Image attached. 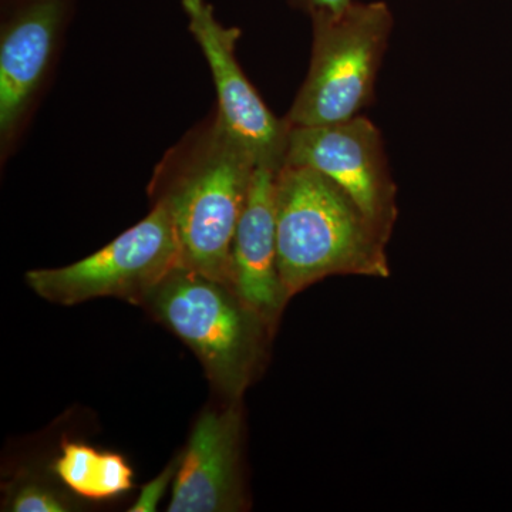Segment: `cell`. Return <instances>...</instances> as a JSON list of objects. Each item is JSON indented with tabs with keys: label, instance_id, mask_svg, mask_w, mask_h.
<instances>
[{
	"label": "cell",
	"instance_id": "cell-3",
	"mask_svg": "<svg viewBox=\"0 0 512 512\" xmlns=\"http://www.w3.org/2000/svg\"><path fill=\"white\" fill-rule=\"evenodd\" d=\"M140 305L197 355L222 396L241 397L271 328L232 286L180 265Z\"/></svg>",
	"mask_w": 512,
	"mask_h": 512
},
{
	"label": "cell",
	"instance_id": "cell-10",
	"mask_svg": "<svg viewBox=\"0 0 512 512\" xmlns=\"http://www.w3.org/2000/svg\"><path fill=\"white\" fill-rule=\"evenodd\" d=\"M278 170L256 167L232 245L231 282L249 308L274 328L286 303L278 271L275 180Z\"/></svg>",
	"mask_w": 512,
	"mask_h": 512
},
{
	"label": "cell",
	"instance_id": "cell-4",
	"mask_svg": "<svg viewBox=\"0 0 512 512\" xmlns=\"http://www.w3.org/2000/svg\"><path fill=\"white\" fill-rule=\"evenodd\" d=\"M308 74L286 113L291 127H318L360 116L375 96L394 18L387 3L352 2L313 16Z\"/></svg>",
	"mask_w": 512,
	"mask_h": 512
},
{
	"label": "cell",
	"instance_id": "cell-7",
	"mask_svg": "<svg viewBox=\"0 0 512 512\" xmlns=\"http://www.w3.org/2000/svg\"><path fill=\"white\" fill-rule=\"evenodd\" d=\"M285 164L305 165L326 175L389 241L397 218V188L375 123L357 116L330 126H289Z\"/></svg>",
	"mask_w": 512,
	"mask_h": 512
},
{
	"label": "cell",
	"instance_id": "cell-1",
	"mask_svg": "<svg viewBox=\"0 0 512 512\" xmlns=\"http://www.w3.org/2000/svg\"><path fill=\"white\" fill-rule=\"evenodd\" d=\"M256 167L215 109L165 151L148 194L170 214L184 266L229 285L232 245Z\"/></svg>",
	"mask_w": 512,
	"mask_h": 512
},
{
	"label": "cell",
	"instance_id": "cell-6",
	"mask_svg": "<svg viewBox=\"0 0 512 512\" xmlns=\"http://www.w3.org/2000/svg\"><path fill=\"white\" fill-rule=\"evenodd\" d=\"M77 0H0V154L18 148L62 52Z\"/></svg>",
	"mask_w": 512,
	"mask_h": 512
},
{
	"label": "cell",
	"instance_id": "cell-5",
	"mask_svg": "<svg viewBox=\"0 0 512 512\" xmlns=\"http://www.w3.org/2000/svg\"><path fill=\"white\" fill-rule=\"evenodd\" d=\"M181 261L173 221L153 202L147 217L106 247L60 268L33 269L26 282L46 301L70 306L96 298H121L140 305L144 296Z\"/></svg>",
	"mask_w": 512,
	"mask_h": 512
},
{
	"label": "cell",
	"instance_id": "cell-12",
	"mask_svg": "<svg viewBox=\"0 0 512 512\" xmlns=\"http://www.w3.org/2000/svg\"><path fill=\"white\" fill-rule=\"evenodd\" d=\"M9 510L13 512H66L70 508L60 495L45 485L26 483L20 485L10 497Z\"/></svg>",
	"mask_w": 512,
	"mask_h": 512
},
{
	"label": "cell",
	"instance_id": "cell-2",
	"mask_svg": "<svg viewBox=\"0 0 512 512\" xmlns=\"http://www.w3.org/2000/svg\"><path fill=\"white\" fill-rule=\"evenodd\" d=\"M278 271L286 301L335 275L387 278V241L338 184L285 164L275 180Z\"/></svg>",
	"mask_w": 512,
	"mask_h": 512
},
{
	"label": "cell",
	"instance_id": "cell-11",
	"mask_svg": "<svg viewBox=\"0 0 512 512\" xmlns=\"http://www.w3.org/2000/svg\"><path fill=\"white\" fill-rule=\"evenodd\" d=\"M52 470L70 491L90 501L120 497L134 485L126 458L79 441H64Z\"/></svg>",
	"mask_w": 512,
	"mask_h": 512
},
{
	"label": "cell",
	"instance_id": "cell-9",
	"mask_svg": "<svg viewBox=\"0 0 512 512\" xmlns=\"http://www.w3.org/2000/svg\"><path fill=\"white\" fill-rule=\"evenodd\" d=\"M242 417L232 402L198 417L171 487L168 512H229L244 507Z\"/></svg>",
	"mask_w": 512,
	"mask_h": 512
},
{
	"label": "cell",
	"instance_id": "cell-14",
	"mask_svg": "<svg viewBox=\"0 0 512 512\" xmlns=\"http://www.w3.org/2000/svg\"><path fill=\"white\" fill-rule=\"evenodd\" d=\"M292 8L301 10L309 18L318 15H333L348 8L353 0H288Z\"/></svg>",
	"mask_w": 512,
	"mask_h": 512
},
{
	"label": "cell",
	"instance_id": "cell-8",
	"mask_svg": "<svg viewBox=\"0 0 512 512\" xmlns=\"http://www.w3.org/2000/svg\"><path fill=\"white\" fill-rule=\"evenodd\" d=\"M181 6L188 30L210 67L222 126L258 167L279 170L285 163L289 124L269 110L242 70L237 57L241 29L225 26L210 0H181Z\"/></svg>",
	"mask_w": 512,
	"mask_h": 512
},
{
	"label": "cell",
	"instance_id": "cell-13",
	"mask_svg": "<svg viewBox=\"0 0 512 512\" xmlns=\"http://www.w3.org/2000/svg\"><path fill=\"white\" fill-rule=\"evenodd\" d=\"M180 461L181 453L154 480H151L150 483L141 488V493L138 495L136 503L130 508V512L157 511L158 504L163 500L168 487H173L178 467H180Z\"/></svg>",
	"mask_w": 512,
	"mask_h": 512
}]
</instances>
